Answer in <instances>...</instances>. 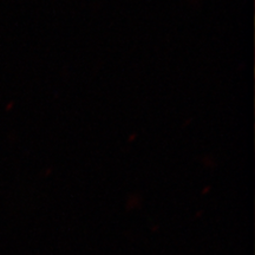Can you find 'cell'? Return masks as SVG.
I'll use <instances>...</instances> for the list:
<instances>
[]
</instances>
